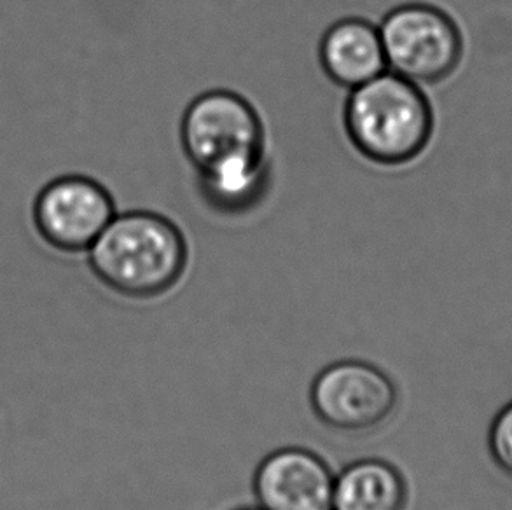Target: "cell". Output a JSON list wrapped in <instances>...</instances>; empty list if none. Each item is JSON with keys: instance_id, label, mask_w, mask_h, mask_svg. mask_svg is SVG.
Segmentation results:
<instances>
[{"instance_id": "obj_1", "label": "cell", "mask_w": 512, "mask_h": 510, "mask_svg": "<svg viewBox=\"0 0 512 510\" xmlns=\"http://www.w3.org/2000/svg\"><path fill=\"white\" fill-rule=\"evenodd\" d=\"M187 242L170 219L135 210L116 214L88 249L90 268L105 287L133 299H153L184 275Z\"/></svg>"}, {"instance_id": "obj_2", "label": "cell", "mask_w": 512, "mask_h": 510, "mask_svg": "<svg viewBox=\"0 0 512 510\" xmlns=\"http://www.w3.org/2000/svg\"><path fill=\"white\" fill-rule=\"evenodd\" d=\"M343 118L353 147L381 166L415 161L434 133V109L420 84L390 70L350 90Z\"/></svg>"}, {"instance_id": "obj_3", "label": "cell", "mask_w": 512, "mask_h": 510, "mask_svg": "<svg viewBox=\"0 0 512 510\" xmlns=\"http://www.w3.org/2000/svg\"><path fill=\"white\" fill-rule=\"evenodd\" d=\"M180 142L198 180L229 179L270 166L263 119L235 91L194 98L182 118Z\"/></svg>"}, {"instance_id": "obj_4", "label": "cell", "mask_w": 512, "mask_h": 510, "mask_svg": "<svg viewBox=\"0 0 512 510\" xmlns=\"http://www.w3.org/2000/svg\"><path fill=\"white\" fill-rule=\"evenodd\" d=\"M387 69L411 83H441L458 69L464 37L450 14L413 2L385 16L380 27Z\"/></svg>"}, {"instance_id": "obj_5", "label": "cell", "mask_w": 512, "mask_h": 510, "mask_svg": "<svg viewBox=\"0 0 512 510\" xmlns=\"http://www.w3.org/2000/svg\"><path fill=\"white\" fill-rule=\"evenodd\" d=\"M399 393L380 367L341 360L317 374L310 390L313 413L341 434H369L383 427L397 409Z\"/></svg>"}, {"instance_id": "obj_6", "label": "cell", "mask_w": 512, "mask_h": 510, "mask_svg": "<svg viewBox=\"0 0 512 510\" xmlns=\"http://www.w3.org/2000/svg\"><path fill=\"white\" fill-rule=\"evenodd\" d=\"M114 215L111 193L83 175L49 182L34 203L35 228L44 242L62 252H88Z\"/></svg>"}, {"instance_id": "obj_7", "label": "cell", "mask_w": 512, "mask_h": 510, "mask_svg": "<svg viewBox=\"0 0 512 510\" xmlns=\"http://www.w3.org/2000/svg\"><path fill=\"white\" fill-rule=\"evenodd\" d=\"M333 493V470L310 449H277L254 476L261 510H333Z\"/></svg>"}, {"instance_id": "obj_8", "label": "cell", "mask_w": 512, "mask_h": 510, "mask_svg": "<svg viewBox=\"0 0 512 510\" xmlns=\"http://www.w3.org/2000/svg\"><path fill=\"white\" fill-rule=\"evenodd\" d=\"M319 55L327 77L348 90L388 70L380 28L362 18H345L327 28Z\"/></svg>"}, {"instance_id": "obj_9", "label": "cell", "mask_w": 512, "mask_h": 510, "mask_svg": "<svg viewBox=\"0 0 512 510\" xmlns=\"http://www.w3.org/2000/svg\"><path fill=\"white\" fill-rule=\"evenodd\" d=\"M408 500L401 470L380 458L350 463L334 476L333 510H406Z\"/></svg>"}, {"instance_id": "obj_10", "label": "cell", "mask_w": 512, "mask_h": 510, "mask_svg": "<svg viewBox=\"0 0 512 510\" xmlns=\"http://www.w3.org/2000/svg\"><path fill=\"white\" fill-rule=\"evenodd\" d=\"M488 441L493 460L512 477V402L493 420Z\"/></svg>"}, {"instance_id": "obj_11", "label": "cell", "mask_w": 512, "mask_h": 510, "mask_svg": "<svg viewBox=\"0 0 512 510\" xmlns=\"http://www.w3.org/2000/svg\"><path fill=\"white\" fill-rule=\"evenodd\" d=\"M240 510H261L259 507H256V509H240Z\"/></svg>"}]
</instances>
